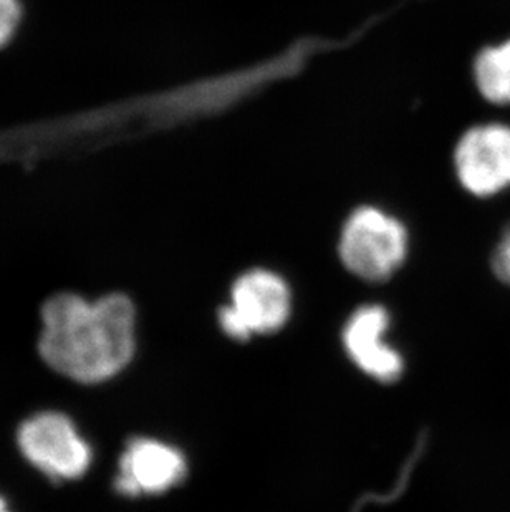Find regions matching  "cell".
Instances as JSON below:
<instances>
[{"instance_id": "obj_10", "label": "cell", "mask_w": 510, "mask_h": 512, "mask_svg": "<svg viewBox=\"0 0 510 512\" xmlns=\"http://www.w3.org/2000/svg\"><path fill=\"white\" fill-rule=\"evenodd\" d=\"M492 269L502 282L510 285V224L502 234L501 241L494 251Z\"/></svg>"}, {"instance_id": "obj_5", "label": "cell", "mask_w": 510, "mask_h": 512, "mask_svg": "<svg viewBox=\"0 0 510 512\" xmlns=\"http://www.w3.org/2000/svg\"><path fill=\"white\" fill-rule=\"evenodd\" d=\"M19 446L25 458L55 479H75L92 463L90 446L72 421L60 413H40L20 426Z\"/></svg>"}, {"instance_id": "obj_8", "label": "cell", "mask_w": 510, "mask_h": 512, "mask_svg": "<svg viewBox=\"0 0 510 512\" xmlns=\"http://www.w3.org/2000/svg\"><path fill=\"white\" fill-rule=\"evenodd\" d=\"M471 73L482 100L510 107V39L482 47L472 60Z\"/></svg>"}, {"instance_id": "obj_1", "label": "cell", "mask_w": 510, "mask_h": 512, "mask_svg": "<svg viewBox=\"0 0 510 512\" xmlns=\"http://www.w3.org/2000/svg\"><path fill=\"white\" fill-rule=\"evenodd\" d=\"M42 320L40 355L75 382H105L135 355V307L126 295H106L97 302L55 295L44 305Z\"/></svg>"}, {"instance_id": "obj_11", "label": "cell", "mask_w": 510, "mask_h": 512, "mask_svg": "<svg viewBox=\"0 0 510 512\" xmlns=\"http://www.w3.org/2000/svg\"><path fill=\"white\" fill-rule=\"evenodd\" d=\"M0 512H10L9 508H7V504H5V501L2 498H0Z\"/></svg>"}, {"instance_id": "obj_4", "label": "cell", "mask_w": 510, "mask_h": 512, "mask_svg": "<svg viewBox=\"0 0 510 512\" xmlns=\"http://www.w3.org/2000/svg\"><path fill=\"white\" fill-rule=\"evenodd\" d=\"M454 178L467 194L492 198L510 188V125L476 123L453 146Z\"/></svg>"}, {"instance_id": "obj_6", "label": "cell", "mask_w": 510, "mask_h": 512, "mask_svg": "<svg viewBox=\"0 0 510 512\" xmlns=\"http://www.w3.org/2000/svg\"><path fill=\"white\" fill-rule=\"evenodd\" d=\"M390 312L383 305H363L355 310L343 329V345L348 357L373 380L393 383L405 370L401 353L386 343L390 330Z\"/></svg>"}, {"instance_id": "obj_3", "label": "cell", "mask_w": 510, "mask_h": 512, "mask_svg": "<svg viewBox=\"0 0 510 512\" xmlns=\"http://www.w3.org/2000/svg\"><path fill=\"white\" fill-rule=\"evenodd\" d=\"M290 312L292 295L287 282L267 269H252L232 285L231 304L219 310V325L227 337L247 342L252 335L282 329Z\"/></svg>"}, {"instance_id": "obj_9", "label": "cell", "mask_w": 510, "mask_h": 512, "mask_svg": "<svg viewBox=\"0 0 510 512\" xmlns=\"http://www.w3.org/2000/svg\"><path fill=\"white\" fill-rule=\"evenodd\" d=\"M24 22L22 0H0V50L7 49L19 35Z\"/></svg>"}, {"instance_id": "obj_2", "label": "cell", "mask_w": 510, "mask_h": 512, "mask_svg": "<svg viewBox=\"0 0 510 512\" xmlns=\"http://www.w3.org/2000/svg\"><path fill=\"white\" fill-rule=\"evenodd\" d=\"M408 252L406 224L380 206L361 204L343 221L338 256L363 281H388L405 264Z\"/></svg>"}, {"instance_id": "obj_7", "label": "cell", "mask_w": 510, "mask_h": 512, "mask_svg": "<svg viewBox=\"0 0 510 512\" xmlns=\"http://www.w3.org/2000/svg\"><path fill=\"white\" fill-rule=\"evenodd\" d=\"M188 473L181 451L150 438H136L121 456L116 489L125 496L161 494L176 488Z\"/></svg>"}]
</instances>
